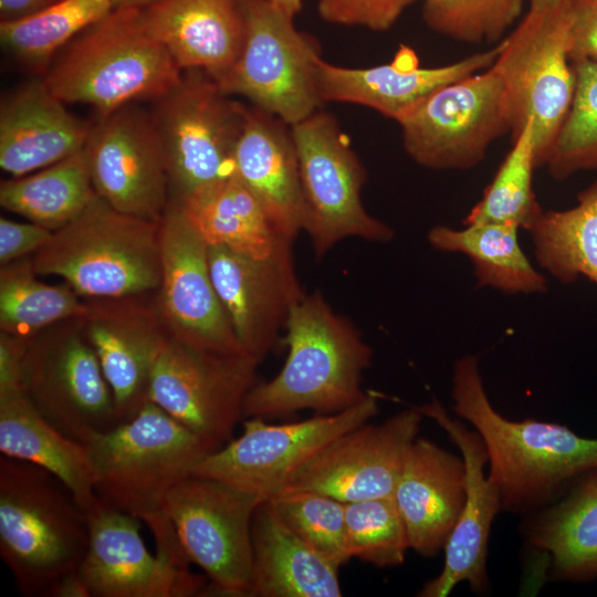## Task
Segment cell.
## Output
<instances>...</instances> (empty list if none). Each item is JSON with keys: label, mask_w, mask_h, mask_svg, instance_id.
I'll return each mask as SVG.
<instances>
[{"label": "cell", "mask_w": 597, "mask_h": 597, "mask_svg": "<svg viewBox=\"0 0 597 597\" xmlns=\"http://www.w3.org/2000/svg\"><path fill=\"white\" fill-rule=\"evenodd\" d=\"M452 409L481 436L488 452V475L500 492L502 511L525 515L559 496L583 472L597 465V438L568 427L526 418L510 420L491 404L479 360L455 362Z\"/></svg>", "instance_id": "obj_1"}, {"label": "cell", "mask_w": 597, "mask_h": 597, "mask_svg": "<svg viewBox=\"0 0 597 597\" xmlns=\"http://www.w3.org/2000/svg\"><path fill=\"white\" fill-rule=\"evenodd\" d=\"M284 326L285 363L275 377L250 389L243 416L266 419L305 409L329 415L366 396L362 379L373 350L318 292L305 294L291 308Z\"/></svg>", "instance_id": "obj_2"}, {"label": "cell", "mask_w": 597, "mask_h": 597, "mask_svg": "<svg viewBox=\"0 0 597 597\" xmlns=\"http://www.w3.org/2000/svg\"><path fill=\"white\" fill-rule=\"evenodd\" d=\"M88 545L86 513L53 473L0 458V555L22 595L42 596L78 569Z\"/></svg>", "instance_id": "obj_3"}, {"label": "cell", "mask_w": 597, "mask_h": 597, "mask_svg": "<svg viewBox=\"0 0 597 597\" xmlns=\"http://www.w3.org/2000/svg\"><path fill=\"white\" fill-rule=\"evenodd\" d=\"M180 70L146 29L142 9H113L42 80L62 102L90 105L103 116L135 101H156L178 84Z\"/></svg>", "instance_id": "obj_4"}, {"label": "cell", "mask_w": 597, "mask_h": 597, "mask_svg": "<svg viewBox=\"0 0 597 597\" xmlns=\"http://www.w3.org/2000/svg\"><path fill=\"white\" fill-rule=\"evenodd\" d=\"M32 263L85 300L151 295L161 281L159 222L118 211L95 193Z\"/></svg>", "instance_id": "obj_5"}, {"label": "cell", "mask_w": 597, "mask_h": 597, "mask_svg": "<svg viewBox=\"0 0 597 597\" xmlns=\"http://www.w3.org/2000/svg\"><path fill=\"white\" fill-rule=\"evenodd\" d=\"M84 444L96 494L143 522L159 513L167 493L217 450L150 400Z\"/></svg>", "instance_id": "obj_6"}, {"label": "cell", "mask_w": 597, "mask_h": 597, "mask_svg": "<svg viewBox=\"0 0 597 597\" xmlns=\"http://www.w3.org/2000/svg\"><path fill=\"white\" fill-rule=\"evenodd\" d=\"M569 25V2L530 7L500 41L499 55L491 66L503 84L512 139L528 118L534 122L537 167L545 165L575 94Z\"/></svg>", "instance_id": "obj_7"}, {"label": "cell", "mask_w": 597, "mask_h": 597, "mask_svg": "<svg viewBox=\"0 0 597 597\" xmlns=\"http://www.w3.org/2000/svg\"><path fill=\"white\" fill-rule=\"evenodd\" d=\"M151 113L169 178L170 200L185 203L233 174V154L245 107L218 83L192 70Z\"/></svg>", "instance_id": "obj_8"}, {"label": "cell", "mask_w": 597, "mask_h": 597, "mask_svg": "<svg viewBox=\"0 0 597 597\" xmlns=\"http://www.w3.org/2000/svg\"><path fill=\"white\" fill-rule=\"evenodd\" d=\"M244 40L231 69L217 82L289 126L318 111L321 59L316 40L298 31L293 18L263 0H239Z\"/></svg>", "instance_id": "obj_9"}, {"label": "cell", "mask_w": 597, "mask_h": 597, "mask_svg": "<svg viewBox=\"0 0 597 597\" xmlns=\"http://www.w3.org/2000/svg\"><path fill=\"white\" fill-rule=\"evenodd\" d=\"M290 130L304 199L303 231L315 255L324 256L346 238L390 241L394 230L363 205L367 174L336 118L320 108Z\"/></svg>", "instance_id": "obj_10"}, {"label": "cell", "mask_w": 597, "mask_h": 597, "mask_svg": "<svg viewBox=\"0 0 597 597\" xmlns=\"http://www.w3.org/2000/svg\"><path fill=\"white\" fill-rule=\"evenodd\" d=\"M261 502L255 494L197 474L182 479L165 496L161 511L186 557L210 579L201 595L247 597L253 562L251 525Z\"/></svg>", "instance_id": "obj_11"}, {"label": "cell", "mask_w": 597, "mask_h": 597, "mask_svg": "<svg viewBox=\"0 0 597 597\" xmlns=\"http://www.w3.org/2000/svg\"><path fill=\"white\" fill-rule=\"evenodd\" d=\"M21 385L36 410L74 440L84 443L118 425L112 390L81 317L28 338Z\"/></svg>", "instance_id": "obj_12"}, {"label": "cell", "mask_w": 597, "mask_h": 597, "mask_svg": "<svg viewBox=\"0 0 597 597\" xmlns=\"http://www.w3.org/2000/svg\"><path fill=\"white\" fill-rule=\"evenodd\" d=\"M396 123L407 155L434 170L473 168L512 132L503 84L491 66L436 90Z\"/></svg>", "instance_id": "obj_13"}, {"label": "cell", "mask_w": 597, "mask_h": 597, "mask_svg": "<svg viewBox=\"0 0 597 597\" xmlns=\"http://www.w3.org/2000/svg\"><path fill=\"white\" fill-rule=\"evenodd\" d=\"M378 412L376 394L339 412L272 425L251 417L242 433L207 454L192 474L212 478L266 501L281 493L321 450Z\"/></svg>", "instance_id": "obj_14"}, {"label": "cell", "mask_w": 597, "mask_h": 597, "mask_svg": "<svg viewBox=\"0 0 597 597\" xmlns=\"http://www.w3.org/2000/svg\"><path fill=\"white\" fill-rule=\"evenodd\" d=\"M258 363L169 335L150 377L148 400L217 449L232 440Z\"/></svg>", "instance_id": "obj_15"}, {"label": "cell", "mask_w": 597, "mask_h": 597, "mask_svg": "<svg viewBox=\"0 0 597 597\" xmlns=\"http://www.w3.org/2000/svg\"><path fill=\"white\" fill-rule=\"evenodd\" d=\"M159 249L161 281L154 303L169 335L214 353L245 355L213 285L209 245L177 201L170 200L159 221Z\"/></svg>", "instance_id": "obj_16"}, {"label": "cell", "mask_w": 597, "mask_h": 597, "mask_svg": "<svg viewBox=\"0 0 597 597\" xmlns=\"http://www.w3.org/2000/svg\"><path fill=\"white\" fill-rule=\"evenodd\" d=\"M83 149L96 195L124 213L161 220L170 188L151 113L129 104L100 116Z\"/></svg>", "instance_id": "obj_17"}, {"label": "cell", "mask_w": 597, "mask_h": 597, "mask_svg": "<svg viewBox=\"0 0 597 597\" xmlns=\"http://www.w3.org/2000/svg\"><path fill=\"white\" fill-rule=\"evenodd\" d=\"M291 240L255 258L209 245L211 279L243 353L260 364L275 344L291 308L305 295L295 271Z\"/></svg>", "instance_id": "obj_18"}, {"label": "cell", "mask_w": 597, "mask_h": 597, "mask_svg": "<svg viewBox=\"0 0 597 597\" xmlns=\"http://www.w3.org/2000/svg\"><path fill=\"white\" fill-rule=\"evenodd\" d=\"M85 513L88 545L78 573L91 597L201 595L206 580L188 564L148 551L139 533L140 520L100 496Z\"/></svg>", "instance_id": "obj_19"}, {"label": "cell", "mask_w": 597, "mask_h": 597, "mask_svg": "<svg viewBox=\"0 0 597 597\" xmlns=\"http://www.w3.org/2000/svg\"><path fill=\"white\" fill-rule=\"evenodd\" d=\"M422 415L416 407L364 423L321 450L283 490H306L343 503L392 496Z\"/></svg>", "instance_id": "obj_20"}, {"label": "cell", "mask_w": 597, "mask_h": 597, "mask_svg": "<svg viewBox=\"0 0 597 597\" xmlns=\"http://www.w3.org/2000/svg\"><path fill=\"white\" fill-rule=\"evenodd\" d=\"M148 296L88 298L81 316L112 390L118 425L148 401L150 377L169 338Z\"/></svg>", "instance_id": "obj_21"}, {"label": "cell", "mask_w": 597, "mask_h": 597, "mask_svg": "<svg viewBox=\"0 0 597 597\" xmlns=\"http://www.w3.org/2000/svg\"><path fill=\"white\" fill-rule=\"evenodd\" d=\"M436 421L460 450L467 478V498L460 517L444 545V563L440 574L417 594L420 597H446L465 582L475 594L489 588L486 558L492 523L502 511L500 492L484 467L488 452L476 430L449 416L443 406L432 399L416 407Z\"/></svg>", "instance_id": "obj_22"}, {"label": "cell", "mask_w": 597, "mask_h": 597, "mask_svg": "<svg viewBox=\"0 0 597 597\" xmlns=\"http://www.w3.org/2000/svg\"><path fill=\"white\" fill-rule=\"evenodd\" d=\"M501 49L468 55L450 64L421 67L416 52L401 45L391 62L368 67H345L322 57L317 85L322 102L369 107L397 122L436 90L492 66Z\"/></svg>", "instance_id": "obj_23"}, {"label": "cell", "mask_w": 597, "mask_h": 597, "mask_svg": "<svg viewBox=\"0 0 597 597\" xmlns=\"http://www.w3.org/2000/svg\"><path fill=\"white\" fill-rule=\"evenodd\" d=\"M392 498L410 548L423 557H434L444 548L465 502L462 457L417 438L406 454Z\"/></svg>", "instance_id": "obj_24"}, {"label": "cell", "mask_w": 597, "mask_h": 597, "mask_svg": "<svg viewBox=\"0 0 597 597\" xmlns=\"http://www.w3.org/2000/svg\"><path fill=\"white\" fill-rule=\"evenodd\" d=\"M233 174L262 206L273 228L293 241L304 229V199L290 126L245 107L233 154Z\"/></svg>", "instance_id": "obj_25"}, {"label": "cell", "mask_w": 597, "mask_h": 597, "mask_svg": "<svg viewBox=\"0 0 597 597\" xmlns=\"http://www.w3.org/2000/svg\"><path fill=\"white\" fill-rule=\"evenodd\" d=\"M144 24L180 69L218 82L234 64L244 40L239 0H158L142 9Z\"/></svg>", "instance_id": "obj_26"}, {"label": "cell", "mask_w": 597, "mask_h": 597, "mask_svg": "<svg viewBox=\"0 0 597 597\" xmlns=\"http://www.w3.org/2000/svg\"><path fill=\"white\" fill-rule=\"evenodd\" d=\"M91 126L71 114L43 80L9 94L0 107V167L24 176L82 150Z\"/></svg>", "instance_id": "obj_27"}, {"label": "cell", "mask_w": 597, "mask_h": 597, "mask_svg": "<svg viewBox=\"0 0 597 597\" xmlns=\"http://www.w3.org/2000/svg\"><path fill=\"white\" fill-rule=\"evenodd\" d=\"M526 545L545 559L547 579H597V465L574 479L553 502L524 515Z\"/></svg>", "instance_id": "obj_28"}, {"label": "cell", "mask_w": 597, "mask_h": 597, "mask_svg": "<svg viewBox=\"0 0 597 597\" xmlns=\"http://www.w3.org/2000/svg\"><path fill=\"white\" fill-rule=\"evenodd\" d=\"M253 562L247 597H341L336 564L313 549L268 501L251 525Z\"/></svg>", "instance_id": "obj_29"}, {"label": "cell", "mask_w": 597, "mask_h": 597, "mask_svg": "<svg viewBox=\"0 0 597 597\" xmlns=\"http://www.w3.org/2000/svg\"><path fill=\"white\" fill-rule=\"evenodd\" d=\"M0 452L53 473L84 511L98 499L86 446L51 425L22 389L0 392Z\"/></svg>", "instance_id": "obj_30"}, {"label": "cell", "mask_w": 597, "mask_h": 597, "mask_svg": "<svg viewBox=\"0 0 597 597\" xmlns=\"http://www.w3.org/2000/svg\"><path fill=\"white\" fill-rule=\"evenodd\" d=\"M463 229L436 226L428 232L430 245L442 252L462 253L474 266L479 285L505 293L546 291L547 282L528 261L510 223L478 222Z\"/></svg>", "instance_id": "obj_31"}, {"label": "cell", "mask_w": 597, "mask_h": 597, "mask_svg": "<svg viewBox=\"0 0 597 597\" xmlns=\"http://www.w3.org/2000/svg\"><path fill=\"white\" fill-rule=\"evenodd\" d=\"M184 206L208 245L262 258L282 238L252 192L232 174Z\"/></svg>", "instance_id": "obj_32"}, {"label": "cell", "mask_w": 597, "mask_h": 597, "mask_svg": "<svg viewBox=\"0 0 597 597\" xmlns=\"http://www.w3.org/2000/svg\"><path fill=\"white\" fill-rule=\"evenodd\" d=\"M84 149L34 172L0 185V205L55 231L77 216L95 196Z\"/></svg>", "instance_id": "obj_33"}, {"label": "cell", "mask_w": 597, "mask_h": 597, "mask_svg": "<svg viewBox=\"0 0 597 597\" xmlns=\"http://www.w3.org/2000/svg\"><path fill=\"white\" fill-rule=\"evenodd\" d=\"M538 264L561 283L580 276L597 285V180L564 210L542 212L528 230Z\"/></svg>", "instance_id": "obj_34"}, {"label": "cell", "mask_w": 597, "mask_h": 597, "mask_svg": "<svg viewBox=\"0 0 597 597\" xmlns=\"http://www.w3.org/2000/svg\"><path fill=\"white\" fill-rule=\"evenodd\" d=\"M32 255L0 269V331L30 338L65 320L81 317L86 301L69 284L51 285L36 277Z\"/></svg>", "instance_id": "obj_35"}, {"label": "cell", "mask_w": 597, "mask_h": 597, "mask_svg": "<svg viewBox=\"0 0 597 597\" xmlns=\"http://www.w3.org/2000/svg\"><path fill=\"white\" fill-rule=\"evenodd\" d=\"M500 165L481 200L463 223H510L528 231L543 212L534 189L533 172L537 168L534 122L528 118Z\"/></svg>", "instance_id": "obj_36"}, {"label": "cell", "mask_w": 597, "mask_h": 597, "mask_svg": "<svg viewBox=\"0 0 597 597\" xmlns=\"http://www.w3.org/2000/svg\"><path fill=\"white\" fill-rule=\"evenodd\" d=\"M113 9L112 0H56L25 18L1 21V43L22 61L42 65Z\"/></svg>", "instance_id": "obj_37"}, {"label": "cell", "mask_w": 597, "mask_h": 597, "mask_svg": "<svg viewBox=\"0 0 597 597\" xmlns=\"http://www.w3.org/2000/svg\"><path fill=\"white\" fill-rule=\"evenodd\" d=\"M573 65V103L544 165L557 180L597 170V62L579 61Z\"/></svg>", "instance_id": "obj_38"}, {"label": "cell", "mask_w": 597, "mask_h": 597, "mask_svg": "<svg viewBox=\"0 0 597 597\" xmlns=\"http://www.w3.org/2000/svg\"><path fill=\"white\" fill-rule=\"evenodd\" d=\"M345 540L350 558L375 567H397L410 548L392 496L345 503Z\"/></svg>", "instance_id": "obj_39"}, {"label": "cell", "mask_w": 597, "mask_h": 597, "mask_svg": "<svg viewBox=\"0 0 597 597\" xmlns=\"http://www.w3.org/2000/svg\"><path fill=\"white\" fill-rule=\"evenodd\" d=\"M266 501L313 549L339 567L350 559L345 540V503L306 490H285Z\"/></svg>", "instance_id": "obj_40"}, {"label": "cell", "mask_w": 597, "mask_h": 597, "mask_svg": "<svg viewBox=\"0 0 597 597\" xmlns=\"http://www.w3.org/2000/svg\"><path fill=\"white\" fill-rule=\"evenodd\" d=\"M523 7L524 0H422V19L433 32L459 42H500Z\"/></svg>", "instance_id": "obj_41"}, {"label": "cell", "mask_w": 597, "mask_h": 597, "mask_svg": "<svg viewBox=\"0 0 597 597\" xmlns=\"http://www.w3.org/2000/svg\"><path fill=\"white\" fill-rule=\"evenodd\" d=\"M418 1L422 0H318L317 11L328 23L384 32Z\"/></svg>", "instance_id": "obj_42"}, {"label": "cell", "mask_w": 597, "mask_h": 597, "mask_svg": "<svg viewBox=\"0 0 597 597\" xmlns=\"http://www.w3.org/2000/svg\"><path fill=\"white\" fill-rule=\"evenodd\" d=\"M53 231L34 222L0 219V264L33 255L52 238Z\"/></svg>", "instance_id": "obj_43"}, {"label": "cell", "mask_w": 597, "mask_h": 597, "mask_svg": "<svg viewBox=\"0 0 597 597\" xmlns=\"http://www.w3.org/2000/svg\"><path fill=\"white\" fill-rule=\"evenodd\" d=\"M569 9L572 62H597V0H570Z\"/></svg>", "instance_id": "obj_44"}, {"label": "cell", "mask_w": 597, "mask_h": 597, "mask_svg": "<svg viewBox=\"0 0 597 597\" xmlns=\"http://www.w3.org/2000/svg\"><path fill=\"white\" fill-rule=\"evenodd\" d=\"M28 338L0 332V392L22 389V365Z\"/></svg>", "instance_id": "obj_45"}, {"label": "cell", "mask_w": 597, "mask_h": 597, "mask_svg": "<svg viewBox=\"0 0 597 597\" xmlns=\"http://www.w3.org/2000/svg\"><path fill=\"white\" fill-rule=\"evenodd\" d=\"M44 597H91L78 569L53 582L43 593Z\"/></svg>", "instance_id": "obj_46"}, {"label": "cell", "mask_w": 597, "mask_h": 597, "mask_svg": "<svg viewBox=\"0 0 597 597\" xmlns=\"http://www.w3.org/2000/svg\"><path fill=\"white\" fill-rule=\"evenodd\" d=\"M56 0H0L1 21H11L31 15Z\"/></svg>", "instance_id": "obj_47"}, {"label": "cell", "mask_w": 597, "mask_h": 597, "mask_svg": "<svg viewBox=\"0 0 597 597\" xmlns=\"http://www.w3.org/2000/svg\"><path fill=\"white\" fill-rule=\"evenodd\" d=\"M274 8L279 9L286 15L294 19L295 15H297L303 6V0H263Z\"/></svg>", "instance_id": "obj_48"}, {"label": "cell", "mask_w": 597, "mask_h": 597, "mask_svg": "<svg viewBox=\"0 0 597 597\" xmlns=\"http://www.w3.org/2000/svg\"><path fill=\"white\" fill-rule=\"evenodd\" d=\"M158 0H112L114 9H145Z\"/></svg>", "instance_id": "obj_49"}, {"label": "cell", "mask_w": 597, "mask_h": 597, "mask_svg": "<svg viewBox=\"0 0 597 597\" xmlns=\"http://www.w3.org/2000/svg\"><path fill=\"white\" fill-rule=\"evenodd\" d=\"M530 7L557 6L570 2V0H528Z\"/></svg>", "instance_id": "obj_50"}]
</instances>
